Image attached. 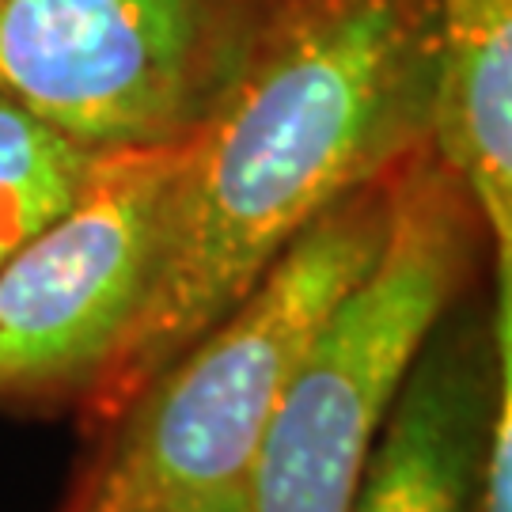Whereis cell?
I'll return each mask as SVG.
<instances>
[{"mask_svg":"<svg viewBox=\"0 0 512 512\" xmlns=\"http://www.w3.org/2000/svg\"><path fill=\"white\" fill-rule=\"evenodd\" d=\"M76 512H167L156 505H103V509H76Z\"/></svg>","mask_w":512,"mask_h":512,"instance_id":"30bf717a","label":"cell"},{"mask_svg":"<svg viewBox=\"0 0 512 512\" xmlns=\"http://www.w3.org/2000/svg\"><path fill=\"white\" fill-rule=\"evenodd\" d=\"M478 512H512V346L501 349L497 403L486 425L478 467Z\"/></svg>","mask_w":512,"mask_h":512,"instance_id":"9c48e42d","label":"cell"},{"mask_svg":"<svg viewBox=\"0 0 512 512\" xmlns=\"http://www.w3.org/2000/svg\"><path fill=\"white\" fill-rule=\"evenodd\" d=\"M183 148L122 152L80 202L0 262V399L80 403L156 274Z\"/></svg>","mask_w":512,"mask_h":512,"instance_id":"5b68a950","label":"cell"},{"mask_svg":"<svg viewBox=\"0 0 512 512\" xmlns=\"http://www.w3.org/2000/svg\"><path fill=\"white\" fill-rule=\"evenodd\" d=\"M490 236L433 145L403 164L380 258L349 289L285 384L239 512H349L376 437L440 315L475 289Z\"/></svg>","mask_w":512,"mask_h":512,"instance_id":"3957f363","label":"cell"},{"mask_svg":"<svg viewBox=\"0 0 512 512\" xmlns=\"http://www.w3.org/2000/svg\"><path fill=\"white\" fill-rule=\"evenodd\" d=\"M285 8L289 0H0V92L92 148L186 145Z\"/></svg>","mask_w":512,"mask_h":512,"instance_id":"277c9868","label":"cell"},{"mask_svg":"<svg viewBox=\"0 0 512 512\" xmlns=\"http://www.w3.org/2000/svg\"><path fill=\"white\" fill-rule=\"evenodd\" d=\"M429 145L475 198L494 281H512V0H440Z\"/></svg>","mask_w":512,"mask_h":512,"instance_id":"52a82bcc","label":"cell"},{"mask_svg":"<svg viewBox=\"0 0 512 512\" xmlns=\"http://www.w3.org/2000/svg\"><path fill=\"white\" fill-rule=\"evenodd\" d=\"M118 156L61 133L0 92V262L69 213Z\"/></svg>","mask_w":512,"mask_h":512,"instance_id":"ba28073f","label":"cell"},{"mask_svg":"<svg viewBox=\"0 0 512 512\" xmlns=\"http://www.w3.org/2000/svg\"><path fill=\"white\" fill-rule=\"evenodd\" d=\"M403 164L349 190L266 266L202 338L114 421L80 509L239 512L243 482L285 384L330 308L380 258Z\"/></svg>","mask_w":512,"mask_h":512,"instance_id":"7a4b0ae2","label":"cell"},{"mask_svg":"<svg viewBox=\"0 0 512 512\" xmlns=\"http://www.w3.org/2000/svg\"><path fill=\"white\" fill-rule=\"evenodd\" d=\"M505 346L512 281H494L490 304L467 289L440 315L395 395L349 512H478V467Z\"/></svg>","mask_w":512,"mask_h":512,"instance_id":"8992f818","label":"cell"},{"mask_svg":"<svg viewBox=\"0 0 512 512\" xmlns=\"http://www.w3.org/2000/svg\"><path fill=\"white\" fill-rule=\"evenodd\" d=\"M437 46L440 0H289L186 141L152 289L80 399L88 429L122 418L323 209L429 145Z\"/></svg>","mask_w":512,"mask_h":512,"instance_id":"6da1fadb","label":"cell"}]
</instances>
